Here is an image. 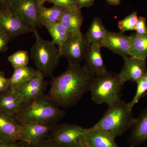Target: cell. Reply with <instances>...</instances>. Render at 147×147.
<instances>
[{"mask_svg": "<svg viewBox=\"0 0 147 147\" xmlns=\"http://www.w3.org/2000/svg\"><path fill=\"white\" fill-rule=\"evenodd\" d=\"M94 76L80 65L69 64L63 73L53 77L46 96L58 107L67 108L76 105L90 87Z\"/></svg>", "mask_w": 147, "mask_h": 147, "instance_id": "1", "label": "cell"}, {"mask_svg": "<svg viewBox=\"0 0 147 147\" xmlns=\"http://www.w3.org/2000/svg\"><path fill=\"white\" fill-rule=\"evenodd\" d=\"M65 115L64 110L55 105L43 93L23 102L14 117L21 124L36 122L55 126Z\"/></svg>", "mask_w": 147, "mask_h": 147, "instance_id": "2", "label": "cell"}, {"mask_svg": "<svg viewBox=\"0 0 147 147\" xmlns=\"http://www.w3.org/2000/svg\"><path fill=\"white\" fill-rule=\"evenodd\" d=\"M132 110L128 102L119 100L108 105V108L101 119L90 127L110 133L115 137L122 135L131 127L136 118L133 117Z\"/></svg>", "mask_w": 147, "mask_h": 147, "instance_id": "3", "label": "cell"}, {"mask_svg": "<svg viewBox=\"0 0 147 147\" xmlns=\"http://www.w3.org/2000/svg\"><path fill=\"white\" fill-rule=\"evenodd\" d=\"M124 84L119 73L107 71L94 76L90 87L91 97L98 105H111L121 99V91Z\"/></svg>", "mask_w": 147, "mask_h": 147, "instance_id": "4", "label": "cell"}, {"mask_svg": "<svg viewBox=\"0 0 147 147\" xmlns=\"http://www.w3.org/2000/svg\"><path fill=\"white\" fill-rule=\"evenodd\" d=\"M35 41L30 56L36 68L43 76H52L61 57L60 51L53 41L42 39L37 30L34 32Z\"/></svg>", "mask_w": 147, "mask_h": 147, "instance_id": "5", "label": "cell"}, {"mask_svg": "<svg viewBox=\"0 0 147 147\" xmlns=\"http://www.w3.org/2000/svg\"><path fill=\"white\" fill-rule=\"evenodd\" d=\"M88 129L76 124H57L47 139L60 147H75L83 141Z\"/></svg>", "mask_w": 147, "mask_h": 147, "instance_id": "6", "label": "cell"}, {"mask_svg": "<svg viewBox=\"0 0 147 147\" xmlns=\"http://www.w3.org/2000/svg\"><path fill=\"white\" fill-rule=\"evenodd\" d=\"M37 0H11L9 9L19 20L34 30L42 26L38 14Z\"/></svg>", "mask_w": 147, "mask_h": 147, "instance_id": "7", "label": "cell"}, {"mask_svg": "<svg viewBox=\"0 0 147 147\" xmlns=\"http://www.w3.org/2000/svg\"><path fill=\"white\" fill-rule=\"evenodd\" d=\"M90 44L85 34H72L63 45L61 54L67 59L69 64L80 65Z\"/></svg>", "mask_w": 147, "mask_h": 147, "instance_id": "8", "label": "cell"}, {"mask_svg": "<svg viewBox=\"0 0 147 147\" xmlns=\"http://www.w3.org/2000/svg\"><path fill=\"white\" fill-rule=\"evenodd\" d=\"M48 84L44 76L36 70L35 75L32 79L14 90L18 99L23 103L44 93Z\"/></svg>", "mask_w": 147, "mask_h": 147, "instance_id": "9", "label": "cell"}, {"mask_svg": "<svg viewBox=\"0 0 147 147\" xmlns=\"http://www.w3.org/2000/svg\"><path fill=\"white\" fill-rule=\"evenodd\" d=\"M0 30L10 38L16 37L35 30L19 20L9 9H0Z\"/></svg>", "mask_w": 147, "mask_h": 147, "instance_id": "10", "label": "cell"}, {"mask_svg": "<svg viewBox=\"0 0 147 147\" xmlns=\"http://www.w3.org/2000/svg\"><path fill=\"white\" fill-rule=\"evenodd\" d=\"M100 47H105L123 59L130 56L131 40L130 35L124 33L113 32L107 30L104 38L100 43Z\"/></svg>", "mask_w": 147, "mask_h": 147, "instance_id": "11", "label": "cell"}, {"mask_svg": "<svg viewBox=\"0 0 147 147\" xmlns=\"http://www.w3.org/2000/svg\"><path fill=\"white\" fill-rule=\"evenodd\" d=\"M123 66L119 75L124 83L139 82L147 71L146 60L129 56L124 59Z\"/></svg>", "mask_w": 147, "mask_h": 147, "instance_id": "12", "label": "cell"}, {"mask_svg": "<svg viewBox=\"0 0 147 147\" xmlns=\"http://www.w3.org/2000/svg\"><path fill=\"white\" fill-rule=\"evenodd\" d=\"M54 126L36 122H27L21 124L22 141L29 144L34 145L47 139Z\"/></svg>", "mask_w": 147, "mask_h": 147, "instance_id": "13", "label": "cell"}, {"mask_svg": "<svg viewBox=\"0 0 147 147\" xmlns=\"http://www.w3.org/2000/svg\"><path fill=\"white\" fill-rule=\"evenodd\" d=\"M99 43H92L84 58V68L94 76H98L107 71L101 53Z\"/></svg>", "mask_w": 147, "mask_h": 147, "instance_id": "14", "label": "cell"}, {"mask_svg": "<svg viewBox=\"0 0 147 147\" xmlns=\"http://www.w3.org/2000/svg\"><path fill=\"white\" fill-rule=\"evenodd\" d=\"M21 127L15 117L0 112V140L22 141Z\"/></svg>", "mask_w": 147, "mask_h": 147, "instance_id": "15", "label": "cell"}, {"mask_svg": "<svg viewBox=\"0 0 147 147\" xmlns=\"http://www.w3.org/2000/svg\"><path fill=\"white\" fill-rule=\"evenodd\" d=\"M89 147H119L115 137L106 131L88 128L83 139Z\"/></svg>", "mask_w": 147, "mask_h": 147, "instance_id": "16", "label": "cell"}, {"mask_svg": "<svg viewBox=\"0 0 147 147\" xmlns=\"http://www.w3.org/2000/svg\"><path fill=\"white\" fill-rule=\"evenodd\" d=\"M83 18L82 11L79 9H65L62 14L59 23L72 34L82 33L81 28Z\"/></svg>", "mask_w": 147, "mask_h": 147, "instance_id": "17", "label": "cell"}, {"mask_svg": "<svg viewBox=\"0 0 147 147\" xmlns=\"http://www.w3.org/2000/svg\"><path fill=\"white\" fill-rule=\"evenodd\" d=\"M22 102L18 99L15 90L10 88L0 92V112L15 117Z\"/></svg>", "mask_w": 147, "mask_h": 147, "instance_id": "18", "label": "cell"}, {"mask_svg": "<svg viewBox=\"0 0 147 147\" xmlns=\"http://www.w3.org/2000/svg\"><path fill=\"white\" fill-rule=\"evenodd\" d=\"M131 139L133 144L147 140V107L142 110L131 126Z\"/></svg>", "mask_w": 147, "mask_h": 147, "instance_id": "19", "label": "cell"}, {"mask_svg": "<svg viewBox=\"0 0 147 147\" xmlns=\"http://www.w3.org/2000/svg\"><path fill=\"white\" fill-rule=\"evenodd\" d=\"M42 26L47 29L53 38L52 41L57 46L60 51L66 40L72 34L59 23H45Z\"/></svg>", "mask_w": 147, "mask_h": 147, "instance_id": "20", "label": "cell"}, {"mask_svg": "<svg viewBox=\"0 0 147 147\" xmlns=\"http://www.w3.org/2000/svg\"><path fill=\"white\" fill-rule=\"evenodd\" d=\"M130 56L146 60L147 57V35H142L136 33L130 35Z\"/></svg>", "mask_w": 147, "mask_h": 147, "instance_id": "21", "label": "cell"}, {"mask_svg": "<svg viewBox=\"0 0 147 147\" xmlns=\"http://www.w3.org/2000/svg\"><path fill=\"white\" fill-rule=\"evenodd\" d=\"M65 9L54 5L51 7H46L42 5L38 6V14L42 25L45 23H59L62 14Z\"/></svg>", "mask_w": 147, "mask_h": 147, "instance_id": "22", "label": "cell"}, {"mask_svg": "<svg viewBox=\"0 0 147 147\" xmlns=\"http://www.w3.org/2000/svg\"><path fill=\"white\" fill-rule=\"evenodd\" d=\"M107 30L101 18L95 17L93 19L89 28L85 34L87 39L90 44H100L106 34Z\"/></svg>", "mask_w": 147, "mask_h": 147, "instance_id": "23", "label": "cell"}, {"mask_svg": "<svg viewBox=\"0 0 147 147\" xmlns=\"http://www.w3.org/2000/svg\"><path fill=\"white\" fill-rule=\"evenodd\" d=\"M36 70L28 65L15 69L12 76L9 78L11 88L15 89L21 84L32 79L36 73Z\"/></svg>", "mask_w": 147, "mask_h": 147, "instance_id": "24", "label": "cell"}, {"mask_svg": "<svg viewBox=\"0 0 147 147\" xmlns=\"http://www.w3.org/2000/svg\"><path fill=\"white\" fill-rule=\"evenodd\" d=\"M7 59L14 69L21 68L28 65V54L26 51L19 50L9 56Z\"/></svg>", "mask_w": 147, "mask_h": 147, "instance_id": "25", "label": "cell"}, {"mask_svg": "<svg viewBox=\"0 0 147 147\" xmlns=\"http://www.w3.org/2000/svg\"><path fill=\"white\" fill-rule=\"evenodd\" d=\"M137 11H134L123 19L119 21L118 27L121 32L134 30L139 19Z\"/></svg>", "mask_w": 147, "mask_h": 147, "instance_id": "26", "label": "cell"}, {"mask_svg": "<svg viewBox=\"0 0 147 147\" xmlns=\"http://www.w3.org/2000/svg\"><path fill=\"white\" fill-rule=\"evenodd\" d=\"M137 90L135 95L131 101L128 102L129 108L131 110L139 100L142 98L145 97L147 94V82L142 77L139 82H137Z\"/></svg>", "mask_w": 147, "mask_h": 147, "instance_id": "27", "label": "cell"}, {"mask_svg": "<svg viewBox=\"0 0 147 147\" xmlns=\"http://www.w3.org/2000/svg\"><path fill=\"white\" fill-rule=\"evenodd\" d=\"M52 3L66 9H79L74 0H53Z\"/></svg>", "mask_w": 147, "mask_h": 147, "instance_id": "28", "label": "cell"}, {"mask_svg": "<svg viewBox=\"0 0 147 147\" xmlns=\"http://www.w3.org/2000/svg\"><path fill=\"white\" fill-rule=\"evenodd\" d=\"M146 19L144 17L140 16L139 17L134 30L136 31V33L139 35H147V27L146 24Z\"/></svg>", "mask_w": 147, "mask_h": 147, "instance_id": "29", "label": "cell"}, {"mask_svg": "<svg viewBox=\"0 0 147 147\" xmlns=\"http://www.w3.org/2000/svg\"><path fill=\"white\" fill-rule=\"evenodd\" d=\"M28 144L24 141L0 140V147H28Z\"/></svg>", "mask_w": 147, "mask_h": 147, "instance_id": "30", "label": "cell"}, {"mask_svg": "<svg viewBox=\"0 0 147 147\" xmlns=\"http://www.w3.org/2000/svg\"><path fill=\"white\" fill-rule=\"evenodd\" d=\"M10 88V79L6 78L4 72L0 71V92Z\"/></svg>", "mask_w": 147, "mask_h": 147, "instance_id": "31", "label": "cell"}, {"mask_svg": "<svg viewBox=\"0 0 147 147\" xmlns=\"http://www.w3.org/2000/svg\"><path fill=\"white\" fill-rule=\"evenodd\" d=\"M9 40L8 36L0 30V52H4L7 50Z\"/></svg>", "mask_w": 147, "mask_h": 147, "instance_id": "32", "label": "cell"}, {"mask_svg": "<svg viewBox=\"0 0 147 147\" xmlns=\"http://www.w3.org/2000/svg\"><path fill=\"white\" fill-rule=\"evenodd\" d=\"M28 147H60L50 141V139H44L34 145L29 144Z\"/></svg>", "mask_w": 147, "mask_h": 147, "instance_id": "33", "label": "cell"}, {"mask_svg": "<svg viewBox=\"0 0 147 147\" xmlns=\"http://www.w3.org/2000/svg\"><path fill=\"white\" fill-rule=\"evenodd\" d=\"M79 9L84 7H90L94 4L95 0H74Z\"/></svg>", "mask_w": 147, "mask_h": 147, "instance_id": "34", "label": "cell"}, {"mask_svg": "<svg viewBox=\"0 0 147 147\" xmlns=\"http://www.w3.org/2000/svg\"><path fill=\"white\" fill-rule=\"evenodd\" d=\"M11 0H0V9H8Z\"/></svg>", "mask_w": 147, "mask_h": 147, "instance_id": "35", "label": "cell"}, {"mask_svg": "<svg viewBox=\"0 0 147 147\" xmlns=\"http://www.w3.org/2000/svg\"><path fill=\"white\" fill-rule=\"evenodd\" d=\"M108 4L110 5L117 6L120 3L122 0H105Z\"/></svg>", "mask_w": 147, "mask_h": 147, "instance_id": "36", "label": "cell"}, {"mask_svg": "<svg viewBox=\"0 0 147 147\" xmlns=\"http://www.w3.org/2000/svg\"><path fill=\"white\" fill-rule=\"evenodd\" d=\"M53 1V0H37L38 4V5L39 6H40L43 5L44 3L46 2H48L52 3Z\"/></svg>", "mask_w": 147, "mask_h": 147, "instance_id": "37", "label": "cell"}, {"mask_svg": "<svg viewBox=\"0 0 147 147\" xmlns=\"http://www.w3.org/2000/svg\"><path fill=\"white\" fill-rule=\"evenodd\" d=\"M75 147H88V146L86 144V143L84 142V140L80 142L79 144H78L77 146Z\"/></svg>", "mask_w": 147, "mask_h": 147, "instance_id": "38", "label": "cell"}, {"mask_svg": "<svg viewBox=\"0 0 147 147\" xmlns=\"http://www.w3.org/2000/svg\"><path fill=\"white\" fill-rule=\"evenodd\" d=\"M143 78H144L145 81L147 82V71L145 73L144 75L143 76Z\"/></svg>", "mask_w": 147, "mask_h": 147, "instance_id": "39", "label": "cell"}, {"mask_svg": "<svg viewBox=\"0 0 147 147\" xmlns=\"http://www.w3.org/2000/svg\"></svg>", "mask_w": 147, "mask_h": 147, "instance_id": "40", "label": "cell"}]
</instances>
